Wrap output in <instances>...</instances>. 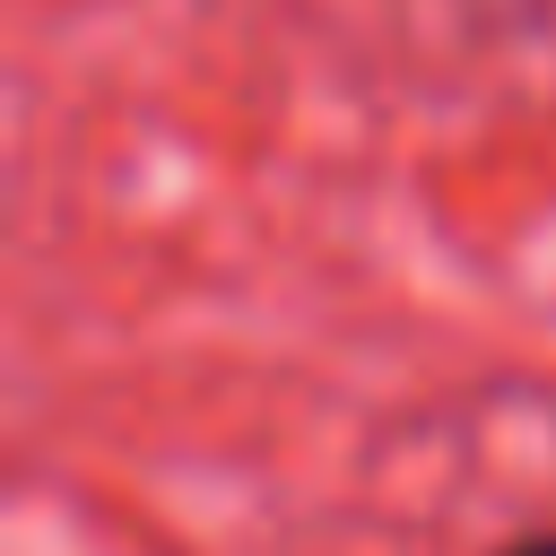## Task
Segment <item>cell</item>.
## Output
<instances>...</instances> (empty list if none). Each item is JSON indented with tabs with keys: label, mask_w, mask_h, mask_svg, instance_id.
I'll return each mask as SVG.
<instances>
[{
	"label": "cell",
	"mask_w": 556,
	"mask_h": 556,
	"mask_svg": "<svg viewBox=\"0 0 556 556\" xmlns=\"http://www.w3.org/2000/svg\"><path fill=\"white\" fill-rule=\"evenodd\" d=\"M495 556H556V530H521V539H504Z\"/></svg>",
	"instance_id": "1"
}]
</instances>
